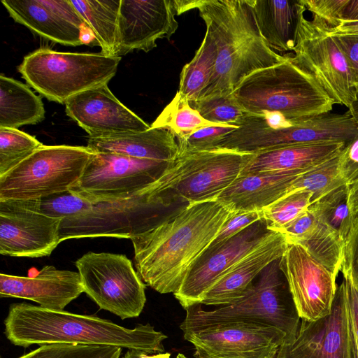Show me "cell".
Instances as JSON below:
<instances>
[{"label": "cell", "mask_w": 358, "mask_h": 358, "mask_svg": "<svg viewBox=\"0 0 358 358\" xmlns=\"http://www.w3.org/2000/svg\"><path fill=\"white\" fill-rule=\"evenodd\" d=\"M234 212L217 200L187 203L133 236L143 282L160 294L175 293Z\"/></svg>", "instance_id": "cell-1"}, {"label": "cell", "mask_w": 358, "mask_h": 358, "mask_svg": "<svg viewBox=\"0 0 358 358\" xmlns=\"http://www.w3.org/2000/svg\"><path fill=\"white\" fill-rule=\"evenodd\" d=\"M4 334L14 345L67 343L111 346L143 351L164 352L167 336L150 324H138L128 329L95 315L53 310L28 303L10 305L4 320Z\"/></svg>", "instance_id": "cell-2"}, {"label": "cell", "mask_w": 358, "mask_h": 358, "mask_svg": "<svg viewBox=\"0 0 358 358\" xmlns=\"http://www.w3.org/2000/svg\"><path fill=\"white\" fill-rule=\"evenodd\" d=\"M176 5L178 15L199 10L217 46L213 76L199 99L230 94L248 76L285 60L262 38L252 0H180Z\"/></svg>", "instance_id": "cell-3"}, {"label": "cell", "mask_w": 358, "mask_h": 358, "mask_svg": "<svg viewBox=\"0 0 358 358\" xmlns=\"http://www.w3.org/2000/svg\"><path fill=\"white\" fill-rule=\"evenodd\" d=\"M232 94L248 113H279L290 120L329 113L336 103L310 73L287 56L248 76Z\"/></svg>", "instance_id": "cell-4"}, {"label": "cell", "mask_w": 358, "mask_h": 358, "mask_svg": "<svg viewBox=\"0 0 358 358\" xmlns=\"http://www.w3.org/2000/svg\"><path fill=\"white\" fill-rule=\"evenodd\" d=\"M253 154L226 149L179 152L150 184L161 208L216 200L241 174Z\"/></svg>", "instance_id": "cell-5"}, {"label": "cell", "mask_w": 358, "mask_h": 358, "mask_svg": "<svg viewBox=\"0 0 358 358\" xmlns=\"http://www.w3.org/2000/svg\"><path fill=\"white\" fill-rule=\"evenodd\" d=\"M279 261L270 264L245 296L234 303L210 310L202 309L201 304L185 309L180 329L216 322L242 321L275 327L285 334L284 343H292L296 336L301 318Z\"/></svg>", "instance_id": "cell-6"}, {"label": "cell", "mask_w": 358, "mask_h": 358, "mask_svg": "<svg viewBox=\"0 0 358 358\" xmlns=\"http://www.w3.org/2000/svg\"><path fill=\"white\" fill-rule=\"evenodd\" d=\"M358 136L354 113L324 114L293 119L292 122L249 113L238 127L224 138V147L240 152L256 154L278 148L322 142L346 144Z\"/></svg>", "instance_id": "cell-7"}, {"label": "cell", "mask_w": 358, "mask_h": 358, "mask_svg": "<svg viewBox=\"0 0 358 358\" xmlns=\"http://www.w3.org/2000/svg\"><path fill=\"white\" fill-rule=\"evenodd\" d=\"M121 57L41 48L27 55L18 71L27 84L48 100L64 103L88 89L108 84Z\"/></svg>", "instance_id": "cell-8"}, {"label": "cell", "mask_w": 358, "mask_h": 358, "mask_svg": "<svg viewBox=\"0 0 358 358\" xmlns=\"http://www.w3.org/2000/svg\"><path fill=\"white\" fill-rule=\"evenodd\" d=\"M93 154L87 146L43 145L0 176V200L37 199L69 190Z\"/></svg>", "instance_id": "cell-9"}, {"label": "cell", "mask_w": 358, "mask_h": 358, "mask_svg": "<svg viewBox=\"0 0 358 358\" xmlns=\"http://www.w3.org/2000/svg\"><path fill=\"white\" fill-rule=\"evenodd\" d=\"M84 292L122 320L137 317L146 302L145 284L127 256L88 252L75 262Z\"/></svg>", "instance_id": "cell-10"}, {"label": "cell", "mask_w": 358, "mask_h": 358, "mask_svg": "<svg viewBox=\"0 0 358 358\" xmlns=\"http://www.w3.org/2000/svg\"><path fill=\"white\" fill-rule=\"evenodd\" d=\"M301 2L294 55L288 58L310 73L336 103L353 113L358 96L344 54L325 27L305 17Z\"/></svg>", "instance_id": "cell-11"}, {"label": "cell", "mask_w": 358, "mask_h": 358, "mask_svg": "<svg viewBox=\"0 0 358 358\" xmlns=\"http://www.w3.org/2000/svg\"><path fill=\"white\" fill-rule=\"evenodd\" d=\"M171 162L94 152L70 190L92 204L126 199L156 180Z\"/></svg>", "instance_id": "cell-12"}, {"label": "cell", "mask_w": 358, "mask_h": 358, "mask_svg": "<svg viewBox=\"0 0 358 358\" xmlns=\"http://www.w3.org/2000/svg\"><path fill=\"white\" fill-rule=\"evenodd\" d=\"M184 338L203 358H274L285 335L275 327L222 321L182 329Z\"/></svg>", "instance_id": "cell-13"}, {"label": "cell", "mask_w": 358, "mask_h": 358, "mask_svg": "<svg viewBox=\"0 0 358 358\" xmlns=\"http://www.w3.org/2000/svg\"><path fill=\"white\" fill-rule=\"evenodd\" d=\"M62 220L44 214L40 199L0 200V254L47 257L61 243Z\"/></svg>", "instance_id": "cell-14"}, {"label": "cell", "mask_w": 358, "mask_h": 358, "mask_svg": "<svg viewBox=\"0 0 358 358\" xmlns=\"http://www.w3.org/2000/svg\"><path fill=\"white\" fill-rule=\"evenodd\" d=\"M274 358H352L350 314L344 279L337 286L331 313L315 321L301 320L294 340L282 344Z\"/></svg>", "instance_id": "cell-15"}, {"label": "cell", "mask_w": 358, "mask_h": 358, "mask_svg": "<svg viewBox=\"0 0 358 358\" xmlns=\"http://www.w3.org/2000/svg\"><path fill=\"white\" fill-rule=\"evenodd\" d=\"M264 220L250 225L220 247L206 250L192 267L180 288L173 293L185 310L200 304L203 294L241 259L271 237Z\"/></svg>", "instance_id": "cell-16"}, {"label": "cell", "mask_w": 358, "mask_h": 358, "mask_svg": "<svg viewBox=\"0 0 358 358\" xmlns=\"http://www.w3.org/2000/svg\"><path fill=\"white\" fill-rule=\"evenodd\" d=\"M279 266L287 278L301 320L315 321L331 313L336 279L302 245H289Z\"/></svg>", "instance_id": "cell-17"}, {"label": "cell", "mask_w": 358, "mask_h": 358, "mask_svg": "<svg viewBox=\"0 0 358 358\" xmlns=\"http://www.w3.org/2000/svg\"><path fill=\"white\" fill-rule=\"evenodd\" d=\"M176 15L175 0H121L115 56L148 52L158 39H169L178 27Z\"/></svg>", "instance_id": "cell-18"}, {"label": "cell", "mask_w": 358, "mask_h": 358, "mask_svg": "<svg viewBox=\"0 0 358 358\" xmlns=\"http://www.w3.org/2000/svg\"><path fill=\"white\" fill-rule=\"evenodd\" d=\"M65 105L66 115L89 136L150 128L115 96L107 84L83 91L69 98Z\"/></svg>", "instance_id": "cell-19"}, {"label": "cell", "mask_w": 358, "mask_h": 358, "mask_svg": "<svg viewBox=\"0 0 358 358\" xmlns=\"http://www.w3.org/2000/svg\"><path fill=\"white\" fill-rule=\"evenodd\" d=\"M10 16L38 36L64 45L85 43V25L71 0H2Z\"/></svg>", "instance_id": "cell-20"}, {"label": "cell", "mask_w": 358, "mask_h": 358, "mask_svg": "<svg viewBox=\"0 0 358 358\" xmlns=\"http://www.w3.org/2000/svg\"><path fill=\"white\" fill-rule=\"evenodd\" d=\"M84 287L78 272L46 265L33 276L0 274V296L32 301L39 306L64 310Z\"/></svg>", "instance_id": "cell-21"}, {"label": "cell", "mask_w": 358, "mask_h": 358, "mask_svg": "<svg viewBox=\"0 0 358 358\" xmlns=\"http://www.w3.org/2000/svg\"><path fill=\"white\" fill-rule=\"evenodd\" d=\"M288 246L286 236L275 231L227 270L203 294L200 304L220 306L239 300L245 296L253 280L270 264L280 259Z\"/></svg>", "instance_id": "cell-22"}, {"label": "cell", "mask_w": 358, "mask_h": 358, "mask_svg": "<svg viewBox=\"0 0 358 358\" xmlns=\"http://www.w3.org/2000/svg\"><path fill=\"white\" fill-rule=\"evenodd\" d=\"M307 171L241 174L216 200L235 212L262 211L290 192L296 179Z\"/></svg>", "instance_id": "cell-23"}, {"label": "cell", "mask_w": 358, "mask_h": 358, "mask_svg": "<svg viewBox=\"0 0 358 358\" xmlns=\"http://www.w3.org/2000/svg\"><path fill=\"white\" fill-rule=\"evenodd\" d=\"M87 146L94 152L115 153L164 162L173 161L179 151L173 133L166 128L151 127L143 131L88 136Z\"/></svg>", "instance_id": "cell-24"}, {"label": "cell", "mask_w": 358, "mask_h": 358, "mask_svg": "<svg viewBox=\"0 0 358 358\" xmlns=\"http://www.w3.org/2000/svg\"><path fill=\"white\" fill-rule=\"evenodd\" d=\"M346 145L343 142L299 144L253 154L241 174L305 171L338 154Z\"/></svg>", "instance_id": "cell-25"}, {"label": "cell", "mask_w": 358, "mask_h": 358, "mask_svg": "<svg viewBox=\"0 0 358 358\" xmlns=\"http://www.w3.org/2000/svg\"><path fill=\"white\" fill-rule=\"evenodd\" d=\"M259 31L272 50L292 51L301 0H252Z\"/></svg>", "instance_id": "cell-26"}, {"label": "cell", "mask_w": 358, "mask_h": 358, "mask_svg": "<svg viewBox=\"0 0 358 358\" xmlns=\"http://www.w3.org/2000/svg\"><path fill=\"white\" fill-rule=\"evenodd\" d=\"M41 97L25 84L0 75V127L36 124L45 119Z\"/></svg>", "instance_id": "cell-27"}, {"label": "cell", "mask_w": 358, "mask_h": 358, "mask_svg": "<svg viewBox=\"0 0 358 358\" xmlns=\"http://www.w3.org/2000/svg\"><path fill=\"white\" fill-rule=\"evenodd\" d=\"M103 55L115 56L121 0H71ZM116 57V56H115Z\"/></svg>", "instance_id": "cell-28"}, {"label": "cell", "mask_w": 358, "mask_h": 358, "mask_svg": "<svg viewBox=\"0 0 358 358\" xmlns=\"http://www.w3.org/2000/svg\"><path fill=\"white\" fill-rule=\"evenodd\" d=\"M217 56L214 38L206 29L199 48L193 59L183 66L180 75L178 92L189 103L197 101L208 85L215 71Z\"/></svg>", "instance_id": "cell-29"}, {"label": "cell", "mask_w": 358, "mask_h": 358, "mask_svg": "<svg viewBox=\"0 0 358 358\" xmlns=\"http://www.w3.org/2000/svg\"><path fill=\"white\" fill-rule=\"evenodd\" d=\"M348 193L349 185H343L308 207L319 222L335 231L345 243L355 219L349 208Z\"/></svg>", "instance_id": "cell-30"}, {"label": "cell", "mask_w": 358, "mask_h": 358, "mask_svg": "<svg viewBox=\"0 0 358 358\" xmlns=\"http://www.w3.org/2000/svg\"><path fill=\"white\" fill-rule=\"evenodd\" d=\"M228 124L211 122L191 107L187 99L176 92L172 101L164 108L150 126L170 130L176 138L189 136L201 128Z\"/></svg>", "instance_id": "cell-31"}, {"label": "cell", "mask_w": 358, "mask_h": 358, "mask_svg": "<svg viewBox=\"0 0 358 358\" xmlns=\"http://www.w3.org/2000/svg\"><path fill=\"white\" fill-rule=\"evenodd\" d=\"M296 244L302 245L336 279L341 269L345 243L335 231L318 221L311 233Z\"/></svg>", "instance_id": "cell-32"}, {"label": "cell", "mask_w": 358, "mask_h": 358, "mask_svg": "<svg viewBox=\"0 0 358 358\" xmlns=\"http://www.w3.org/2000/svg\"><path fill=\"white\" fill-rule=\"evenodd\" d=\"M341 152L300 175L293 183L290 192L307 190L312 193L313 203L333 189L346 184L340 171Z\"/></svg>", "instance_id": "cell-33"}, {"label": "cell", "mask_w": 358, "mask_h": 358, "mask_svg": "<svg viewBox=\"0 0 358 358\" xmlns=\"http://www.w3.org/2000/svg\"><path fill=\"white\" fill-rule=\"evenodd\" d=\"M43 145L34 136L17 129L0 127V176L15 168Z\"/></svg>", "instance_id": "cell-34"}, {"label": "cell", "mask_w": 358, "mask_h": 358, "mask_svg": "<svg viewBox=\"0 0 358 358\" xmlns=\"http://www.w3.org/2000/svg\"><path fill=\"white\" fill-rule=\"evenodd\" d=\"M312 193L304 189L285 194L262 210L268 229L279 232L311 204Z\"/></svg>", "instance_id": "cell-35"}, {"label": "cell", "mask_w": 358, "mask_h": 358, "mask_svg": "<svg viewBox=\"0 0 358 358\" xmlns=\"http://www.w3.org/2000/svg\"><path fill=\"white\" fill-rule=\"evenodd\" d=\"M189 105L204 119L220 124L238 126L249 113L238 103L232 93L201 98Z\"/></svg>", "instance_id": "cell-36"}, {"label": "cell", "mask_w": 358, "mask_h": 358, "mask_svg": "<svg viewBox=\"0 0 358 358\" xmlns=\"http://www.w3.org/2000/svg\"><path fill=\"white\" fill-rule=\"evenodd\" d=\"M121 348L52 343L40 345L17 358H120Z\"/></svg>", "instance_id": "cell-37"}, {"label": "cell", "mask_w": 358, "mask_h": 358, "mask_svg": "<svg viewBox=\"0 0 358 358\" xmlns=\"http://www.w3.org/2000/svg\"><path fill=\"white\" fill-rule=\"evenodd\" d=\"M92 205L70 189L40 199L41 211L48 216L61 220L81 215L87 213Z\"/></svg>", "instance_id": "cell-38"}, {"label": "cell", "mask_w": 358, "mask_h": 358, "mask_svg": "<svg viewBox=\"0 0 358 358\" xmlns=\"http://www.w3.org/2000/svg\"><path fill=\"white\" fill-rule=\"evenodd\" d=\"M238 127L222 125L201 128L187 137L176 138L179 152L213 150L224 136Z\"/></svg>", "instance_id": "cell-39"}, {"label": "cell", "mask_w": 358, "mask_h": 358, "mask_svg": "<svg viewBox=\"0 0 358 358\" xmlns=\"http://www.w3.org/2000/svg\"><path fill=\"white\" fill-rule=\"evenodd\" d=\"M349 0H302L306 10L313 14V21L328 29L336 27L342 20Z\"/></svg>", "instance_id": "cell-40"}, {"label": "cell", "mask_w": 358, "mask_h": 358, "mask_svg": "<svg viewBox=\"0 0 358 358\" xmlns=\"http://www.w3.org/2000/svg\"><path fill=\"white\" fill-rule=\"evenodd\" d=\"M264 219L262 211L234 212L206 250H214L254 223Z\"/></svg>", "instance_id": "cell-41"}, {"label": "cell", "mask_w": 358, "mask_h": 358, "mask_svg": "<svg viewBox=\"0 0 358 358\" xmlns=\"http://www.w3.org/2000/svg\"><path fill=\"white\" fill-rule=\"evenodd\" d=\"M358 292V215L345 244L341 269Z\"/></svg>", "instance_id": "cell-42"}, {"label": "cell", "mask_w": 358, "mask_h": 358, "mask_svg": "<svg viewBox=\"0 0 358 358\" xmlns=\"http://www.w3.org/2000/svg\"><path fill=\"white\" fill-rule=\"evenodd\" d=\"M317 222V219L308 208L279 232L286 236L289 245L299 243L311 233Z\"/></svg>", "instance_id": "cell-43"}, {"label": "cell", "mask_w": 358, "mask_h": 358, "mask_svg": "<svg viewBox=\"0 0 358 358\" xmlns=\"http://www.w3.org/2000/svg\"><path fill=\"white\" fill-rule=\"evenodd\" d=\"M329 32L338 43L344 54L352 76L358 96V35L334 33L330 31Z\"/></svg>", "instance_id": "cell-44"}, {"label": "cell", "mask_w": 358, "mask_h": 358, "mask_svg": "<svg viewBox=\"0 0 358 358\" xmlns=\"http://www.w3.org/2000/svg\"><path fill=\"white\" fill-rule=\"evenodd\" d=\"M340 171L348 185L358 179V136L341 153Z\"/></svg>", "instance_id": "cell-45"}, {"label": "cell", "mask_w": 358, "mask_h": 358, "mask_svg": "<svg viewBox=\"0 0 358 358\" xmlns=\"http://www.w3.org/2000/svg\"><path fill=\"white\" fill-rule=\"evenodd\" d=\"M348 206L355 218L358 215V179L349 185Z\"/></svg>", "instance_id": "cell-46"}, {"label": "cell", "mask_w": 358, "mask_h": 358, "mask_svg": "<svg viewBox=\"0 0 358 358\" xmlns=\"http://www.w3.org/2000/svg\"><path fill=\"white\" fill-rule=\"evenodd\" d=\"M328 30L334 33L358 35V20H340L339 24L336 27L333 29Z\"/></svg>", "instance_id": "cell-47"}, {"label": "cell", "mask_w": 358, "mask_h": 358, "mask_svg": "<svg viewBox=\"0 0 358 358\" xmlns=\"http://www.w3.org/2000/svg\"><path fill=\"white\" fill-rule=\"evenodd\" d=\"M341 20H358V0H349L346 5Z\"/></svg>", "instance_id": "cell-48"}, {"label": "cell", "mask_w": 358, "mask_h": 358, "mask_svg": "<svg viewBox=\"0 0 358 358\" xmlns=\"http://www.w3.org/2000/svg\"><path fill=\"white\" fill-rule=\"evenodd\" d=\"M126 358H171L169 352L148 354L143 351L129 350L124 355Z\"/></svg>", "instance_id": "cell-49"}, {"label": "cell", "mask_w": 358, "mask_h": 358, "mask_svg": "<svg viewBox=\"0 0 358 358\" xmlns=\"http://www.w3.org/2000/svg\"><path fill=\"white\" fill-rule=\"evenodd\" d=\"M353 113L356 118L357 122L358 124V106L355 107V110H354Z\"/></svg>", "instance_id": "cell-50"}, {"label": "cell", "mask_w": 358, "mask_h": 358, "mask_svg": "<svg viewBox=\"0 0 358 358\" xmlns=\"http://www.w3.org/2000/svg\"><path fill=\"white\" fill-rule=\"evenodd\" d=\"M176 358H188L185 355H184L182 353H179L178 354V355L176 356ZM194 358H203V357H194Z\"/></svg>", "instance_id": "cell-51"}, {"label": "cell", "mask_w": 358, "mask_h": 358, "mask_svg": "<svg viewBox=\"0 0 358 358\" xmlns=\"http://www.w3.org/2000/svg\"><path fill=\"white\" fill-rule=\"evenodd\" d=\"M122 358H126V357H125L124 356H123V357H122Z\"/></svg>", "instance_id": "cell-52"}]
</instances>
